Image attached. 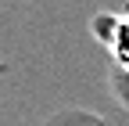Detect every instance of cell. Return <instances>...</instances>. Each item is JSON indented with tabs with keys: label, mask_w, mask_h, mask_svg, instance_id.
<instances>
[{
	"label": "cell",
	"mask_w": 129,
	"mask_h": 126,
	"mask_svg": "<svg viewBox=\"0 0 129 126\" xmlns=\"http://www.w3.org/2000/svg\"><path fill=\"white\" fill-rule=\"evenodd\" d=\"M93 33L104 43V51L115 61V69L129 76V4L118 7V11H101L93 18Z\"/></svg>",
	"instance_id": "1"
}]
</instances>
